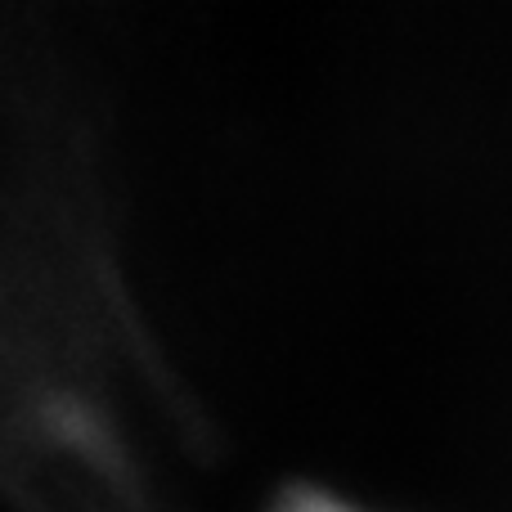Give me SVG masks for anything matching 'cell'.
I'll return each mask as SVG.
<instances>
[{
	"label": "cell",
	"instance_id": "1",
	"mask_svg": "<svg viewBox=\"0 0 512 512\" xmlns=\"http://www.w3.org/2000/svg\"><path fill=\"white\" fill-rule=\"evenodd\" d=\"M279 512H369V508H355L337 495H292Z\"/></svg>",
	"mask_w": 512,
	"mask_h": 512
}]
</instances>
